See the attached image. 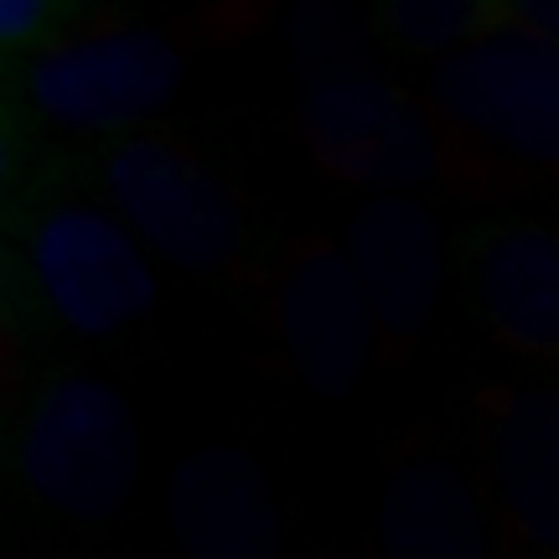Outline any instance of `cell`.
Listing matches in <instances>:
<instances>
[{"label":"cell","instance_id":"cell-1","mask_svg":"<svg viewBox=\"0 0 559 559\" xmlns=\"http://www.w3.org/2000/svg\"><path fill=\"white\" fill-rule=\"evenodd\" d=\"M140 419L115 383L52 373L37 383L16 425V472L26 492L79 523L124 513L140 481Z\"/></svg>","mask_w":559,"mask_h":559},{"label":"cell","instance_id":"cell-5","mask_svg":"<svg viewBox=\"0 0 559 559\" xmlns=\"http://www.w3.org/2000/svg\"><path fill=\"white\" fill-rule=\"evenodd\" d=\"M300 135L321 171L358 187L400 192L436 177V130L425 109L368 62L306 83Z\"/></svg>","mask_w":559,"mask_h":559},{"label":"cell","instance_id":"cell-16","mask_svg":"<svg viewBox=\"0 0 559 559\" xmlns=\"http://www.w3.org/2000/svg\"><path fill=\"white\" fill-rule=\"evenodd\" d=\"M508 32L559 47V0H508Z\"/></svg>","mask_w":559,"mask_h":559},{"label":"cell","instance_id":"cell-11","mask_svg":"<svg viewBox=\"0 0 559 559\" xmlns=\"http://www.w3.org/2000/svg\"><path fill=\"white\" fill-rule=\"evenodd\" d=\"M498 492L519 534L559 559V389H513L492 419Z\"/></svg>","mask_w":559,"mask_h":559},{"label":"cell","instance_id":"cell-14","mask_svg":"<svg viewBox=\"0 0 559 559\" xmlns=\"http://www.w3.org/2000/svg\"><path fill=\"white\" fill-rule=\"evenodd\" d=\"M290 58L311 68V79L362 62V26L342 5H306L290 16Z\"/></svg>","mask_w":559,"mask_h":559},{"label":"cell","instance_id":"cell-12","mask_svg":"<svg viewBox=\"0 0 559 559\" xmlns=\"http://www.w3.org/2000/svg\"><path fill=\"white\" fill-rule=\"evenodd\" d=\"M383 559H487L477 492L445 456L404 461L383 487Z\"/></svg>","mask_w":559,"mask_h":559},{"label":"cell","instance_id":"cell-2","mask_svg":"<svg viewBox=\"0 0 559 559\" xmlns=\"http://www.w3.org/2000/svg\"><path fill=\"white\" fill-rule=\"evenodd\" d=\"M26 275L41 306L79 337H115L156 311V270L115 213L47 202L26 223Z\"/></svg>","mask_w":559,"mask_h":559},{"label":"cell","instance_id":"cell-10","mask_svg":"<svg viewBox=\"0 0 559 559\" xmlns=\"http://www.w3.org/2000/svg\"><path fill=\"white\" fill-rule=\"evenodd\" d=\"M477 285L508 347L559 358V234L539 223H498L481 239Z\"/></svg>","mask_w":559,"mask_h":559},{"label":"cell","instance_id":"cell-3","mask_svg":"<svg viewBox=\"0 0 559 559\" xmlns=\"http://www.w3.org/2000/svg\"><path fill=\"white\" fill-rule=\"evenodd\" d=\"M181 52L151 26H115L94 37L47 41L26 68V99L62 130L120 135L177 99Z\"/></svg>","mask_w":559,"mask_h":559},{"label":"cell","instance_id":"cell-6","mask_svg":"<svg viewBox=\"0 0 559 559\" xmlns=\"http://www.w3.org/2000/svg\"><path fill=\"white\" fill-rule=\"evenodd\" d=\"M436 104L451 120L559 171V47L523 32L466 47L436 68Z\"/></svg>","mask_w":559,"mask_h":559},{"label":"cell","instance_id":"cell-9","mask_svg":"<svg viewBox=\"0 0 559 559\" xmlns=\"http://www.w3.org/2000/svg\"><path fill=\"white\" fill-rule=\"evenodd\" d=\"M347 264L389 337H419L436 321L445 290L440 223L409 192H379L353 213Z\"/></svg>","mask_w":559,"mask_h":559},{"label":"cell","instance_id":"cell-4","mask_svg":"<svg viewBox=\"0 0 559 559\" xmlns=\"http://www.w3.org/2000/svg\"><path fill=\"white\" fill-rule=\"evenodd\" d=\"M104 192L166 264L207 275L239 254L243 218L228 181L160 135H130L104 156Z\"/></svg>","mask_w":559,"mask_h":559},{"label":"cell","instance_id":"cell-15","mask_svg":"<svg viewBox=\"0 0 559 559\" xmlns=\"http://www.w3.org/2000/svg\"><path fill=\"white\" fill-rule=\"evenodd\" d=\"M58 16H62V5L58 0H5L0 5V47L16 58V52H32L37 58L41 47L37 41L58 26Z\"/></svg>","mask_w":559,"mask_h":559},{"label":"cell","instance_id":"cell-7","mask_svg":"<svg viewBox=\"0 0 559 559\" xmlns=\"http://www.w3.org/2000/svg\"><path fill=\"white\" fill-rule=\"evenodd\" d=\"M280 332H285L296 379L317 400L358 394L362 373L373 362L379 317L337 243H296V254L285 264V285H280Z\"/></svg>","mask_w":559,"mask_h":559},{"label":"cell","instance_id":"cell-8","mask_svg":"<svg viewBox=\"0 0 559 559\" xmlns=\"http://www.w3.org/2000/svg\"><path fill=\"white\" fill-rule=\"evenodd\" d=\"M171 539L187 559H285V523L260 461L239 445H198L166 481Z\"/></svg>","mask_w":559,"mask_h":559},{"label":"cell","instance_id":"cell-13","mask_svg":"<svg viewBox=\"0 0 559 559\" xmlns=\"http://www.w3.org/2000/svg\"><path fill=\"white\" fill-rule=\"evenodd\" d=\"M379 26L419 58H456L508 32V0H383Z\"/></svg>","mask_w":559,"mask_h":559}]
</instances>
